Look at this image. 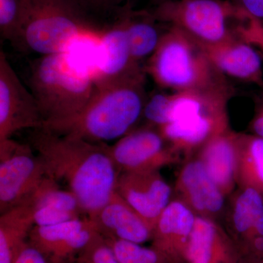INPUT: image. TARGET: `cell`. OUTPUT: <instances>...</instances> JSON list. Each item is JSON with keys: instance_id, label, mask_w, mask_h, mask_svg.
<instances>
[{"instance_id": "1", "label": "cell", "mask_w": 263, "mask_h": 263, "mask_svg": "<svg viewBox=\"0 0 263 263\" xmlns=\"http://www.w3.org/2000/svg\"><path fill=\"white\" fill-rule=\"evenodd\" d=\"M46 174L63 183L75 195L84 215L93 217L115 192L119 172L105 143H94L79 137L34 129L29 138Z\"/></svg>"}, {"instance_id": "2", "label": "cell", "mask_w": 263, "mask_h": 263, "mask_svg": "<svg viewBox=\"0 0 263 263\" xmlns=\"http://www.w3.org/2000/svg\"><path fill=\"white\" fill-rule=\"evenodd\" d=\"M146 72L107 84H95L91 98L79 113L43 129L64 136L79 137L94 143L119 140L132 131L143 117L148 95Z\"/></svg>"}, {"instance_id": "3", "label": "cell", "mask_w": 263, "mask_h": 263, "mask_svg": "<svg viewBox=\"0 0 263 263\" xmlns=\"http://www.w3.org/2000/svg\"><path fill=\"white\" fill-rule=\"evenodd\" d=\"M145 71L157 86L171 91H234L202 45L174 26L167 25Z\"/></svg>"}, {"instance_id": "4", "label": "cell", "mask_w": 263, "mask_h": 263, "mask_svg": "<svg viewBox=\"0 0 263 263\" xmlns=\"http://www.w3.org/2000/svg\"><path fill=\"white\" fill-rule=\"evenodd\" d=\"M29 84L44 124L79 113L95 87L93 76L74 65L67 52L34 60L30 64Z\"/></svg>"}, {"instance_id": "5", "label": "cell", "mask_w": 263, "mask_h": 263, "mask_svg": "<svg viewBox=\"0 0 263 263\" xmlns=\"http://www.w3.org/2000/svg\"><path fill=\"white\" fill-rule=\"evenodd\" d=\"M95 31L76 0H27L20 51L65 53L74 40Z\"/></svg>"}, {"instance_id": "6", "label": "cell", "mask_w": 263, "mask_h": 263, "mask_svg": "<svg viewBox=\"0 0 263 263\" xmlns=\"http://www.w3.org/2000/svg\"><path fill=\"white\" fill-rule=\"evenodd\" d=\"M162 24L184 31L202 44H214L242 37L252 17L230 0H174L152 11Z\"/></svg>"}, {"instance_id": "7", "label": "cell", "mask_w": 263, "mask_h": 263, "mask_svg": "<svg viewBox=\"0 0 263 263\" xmlns=\"http://www.w3.org/2000/svg\"><path fill=\"white\" fill-rule=\"evenodd\" d=\"M47 176L30 144L0 141V213L28 202Z\"/></svg>"}, {"instance_id": "8", "label": "cell", "mask_w": 263, "mask_h": 263, "mask_svg": "<svg viewBox=\"0 0 263 263\" xmlns=\"http://www.w3.org/2000/svg\"><path fill=\"white\" fill-rule=\"evenodd\" d=\"M106 148L119 173L159 171L179 158L158 128L148 125L132 130Z\"/></svg>"}, {"instance_id": "9", "label": "cell", "mask_w": 263, "mask_h": 263, "mask_svg": "<svg viewBox=\"0 0 263 263\" xmlns=\"http://www.w3.org/2000/svg\"><path fill=\"white\" fill-rule=\"evenodd\" d=\"M43 124L32 91L19 79L5 52L0 51V141L22 129H41Z\"/></svg>"}, {"instance_id": "10", "label": "cell", "mask_w": 263, "mask_h": 263, "mask_svg": "<svg viewBox=\"0 0 263 263\" xmlns=\"http://www.w3.org/2000/svg\"><path fill=\"white\" fill-rule=\"evenodd\" d=\"M228 104H216L159 127L176 153L191 155L208 141L230 129Z\"/></svg>"}, {"instance_id": "11", "label": "cell", "mask_w": 263, "mask_h": 263, "mask_svg": "<svg viewBox=\"0 0 263 263\" xmlns=\"http://www.w3.org/2000/svg\"><path fill=\"white\" fill-rule=\"evenodd\" d=\"M99 233L85 216L51 226H34L29 243L51 263H73L79 253Z\"/></svg>"}, {"instance_id": "12", "label": "cell", "mask_w": 263, "mask_h": 263, "mask_svg": "<svg viewBox=\"0 0 263 263\" xmlns=\"http://www.w3.org/2000/svg\"><path fill=\"white\" fill-rule=\"evenodd\" d=\"M115 191L152 230L171 202V186L159 171L119 173Z\"/></svg>"}, {"instance_id": "13", "label": "cell", "mask_w": 263, "mask_h": 263, "mask_svg": "<svg viewBox=\"0 0 263 263\" xmlns=\"http://www.w3.org/2000/svg\"><path fill=\"white\" fill-rule=\"evenodd\" d=\"M179 199L197 216L214 220L224 205V195L198 159L186 162L176 183Z\"/></svg>"}, {"instance_id": "14", "label": "cell", "mask_w": 263, "mask_h": 263, "mask_svg": "<svg viewBox=\"0 0 263 263\" xmlns=\"http://www.w3.org/2000/svg\"><path fill=\"white\" fill-rule=\"evenodd\" d=\"M200 44L213 65L223 75L263 89L262 57L248 41L237 37L214 44Z\"/></svg>"}, {"instance_id": "15", "label": "cell", "mask_w": 263, "mask_h": 263, "mask_svg": "<svg viewBox=\"0 0 263 263\" xmlns=\"http://www.w3.org/2000/svg\"><path fill=\"white\" fill-rule=\"evenodd\" d=\"M90 219L107 239L142 245L152 239L153 235V230L146 221L116 191L100 212Z\"/></svg>"}, {"instance_id": "16", "label": "cell", "mask_w": 263, "mask_h": 263, "mask_svg": "<svg viewBox=\"0 0 263 263\" xmlns=\"http://www.w3.org/2000/svg\"><path fill=\"white\" fill-rule=\"evenodd\" d=\"M101 45L104 59L93 76L95 84L114 82L146 72L135 67L132 61L124 9L115 23L102 35Z\"/></svg>"}, {"instance_id": "17", "label": "cell", "mask_w": 263, "mask_h": 263, "mask_svg": "<svg viewBox=\"0 0 263 263\" xmlns=\"http://www.w3.org/2000/svg\"><path fill=\"white\" fill-rule=\"evenodd\" d=\"M236 136V133L228 129L214 137L197 152V158L224 196L231 193L237 183Z\"/></svg>"}, {"instance_id": "18", "label": "cell", "mask_w": 263, "mask_h": 263, "mask_svg": "<svg viewBox=\"0 0 263 263\" xmlns=\"http://www.w3.org/2000/svg\"><path fill=\"white\" fill-rule=\"evenodd\" d=\"M196 215L179 200H172L161 214L153 230V247L167 260L184 251Z\"/></svg>"}, {"instance_id": "19", "label": "cell", "mask_w": 263, "mask_h": 263, "mask_svg": "<svg viewBox=\"0 0 263 263\" xmlns=\"http://www.w3.org/2000/svg\"><path fill=\"white\" fill-rule=\"evenodd\" d=\"M128 41L132 61L137 68L145 70L147 61L154 54L160 44L165 29H161V22L152 12L133 10L124 8Z\"/></svg>"}, {"instance_id": "20", "label": "cell", "mask_w": 263, "mask_h": 263, "mask_svg": "<svg viewBox=\"0 0 263 263\" xmlns=\"http://www.w3.org/2000/svg\"><path fill=\"white\" fill-rule=\"evenodd\" d=\"M34 226V209L30 202L1 214L0 263H15L28 243Z\"/></svg>"}, {"instance_id": "21", "label": "cell", "mask_w": 263, "mask_h": 263, "mask_svg": "<svg viewBox=\"0 0 263 263\" xmlns=\"http://www.w3.org/2000/svg\"><path fill=\"white\" fill-rule=\"evenodd\" d=\"M237 183L252 188L263 195V138L254 134L237 133Z\"/></svg>"}, {"instance_id": "22", "label": "cell", "mask_w": 263, "mask_h": 263, "mask_svg": "<svg viewBox=\"0 0 263 263\" xmlns=\"http://www.w3.org/2000/svg\"><path fill=\"white\" fill-rule=\"evenodd\" d=\"M220 228L214 220L196 216L195 226L185 249L190 263H212L215 260Z\"/></svg>"}, {"instance_id": "23", "label": "cell", "mask_w": 263, "mask_h": 263, "mask_svg": "<svg viewBox=\"0 0 263 263\" xmlns=\"http://www.w3.org/2000/svg\"><path fill=\"white\" fill-rule=\"evenodd\" d=\"M262 211L263 195L254 189L241 188L232 209L233 229L247 239Z\"/></svg>"}, {"instance_id": "24", "label": "cell", "mask_w": 263, "mask_h": 263, "mask_svg": "<svg viewBox=\"0 0 263 263\" xmlns=\"http://www.w3.org/2000/svg\"><path fill=\"white\" fill-rule=\"evenodd\" d=\"M27 0H0V34L20 51Z\"/></svg>"}, {"instance_id": "25", "label": "cell", "mask_w": 263, "mask_h": 263, "mask_svg": "<svg viewBox=\"0 0 263 263\" xmlns=\"http://www.w3.org/2000/svg\"><path fill=\"white\" fill-rule=\"evenodd\" d=\"M119 263H166L167 259L154 248L127 240L107 239Z\"/></svg>"}, {"instance_id": "26", "label": "cell", "mask_w": 263, "mask_h": 263, "mask_svg": "<svg viewBox=\"0 0 263 263\" xmlns=\"http://www.w3.org/2000/svg\"><path fill=\"white\" fill-rule=\"evenodd\" d=\"M73 263H119L113 249L100 233L79 253Z\"/></svg>"}, {"instance_id": "27", "label": "cell", "mask_w": 263, "mask_h": 263, "mask_svg": "<svg viewBox=\"0 0 263 263\" xmlns=\"http://www.w3.org/2000/svg\"><path fill=\"white\" fill-rule=\"evenodd\" d=\"M242 37L257 48L263 63V22L251 17L241 32Z\"/></svg>"}, {"instance_id": "28", "label": "cell", "mask_w": 263, "mask_h": 263, "mask_svg": "<svg viewBox=\"0 0 263 263\" xmlns=\"http://www.w3.org/2000/svg\"><path fill=\"white\" fill-rule=\"evenodd\" d=\"M85 11L105 13L115 9L125 0H76Z\"/></svg>"}, {"instance_id": "29", "label": "cell", "mask_w": 263, "mask_h": 263, "mask_svg": "<svg viewBox=\"0 0 263 263\" xmlns=\"http://www.w3.org/2000/svg\"><path fill=\"white\" fill-rule=\"evenodd\" d=\"M240 9L263 22V0H230Z\"/></svg>"}, {"instance_id": "30", "label": "cell", "mask_w": 263, "mask_h": 263, "mask_svg": "<svg viewBox=\"0 0 263 263\" xmlns=\"http://www.w3.org/2000/svg\"><path fill=\"white\" fill-rule=\"evenodd\" d=\"M15 263H51L37 249L34 248L29 242L22 253L18 256Z\"/></svg>"}, {"instance_id": "31", "label": "cell", "mask_w": 263, "mask_h": 263, "mask_svg": "<svg viewBox=\"0 0 263 263\" xmlns=\"http://www.w3.org/2000/svg\"><path fill=\"white\" fill-rule=\"evenodd\" d=\"M250 129L254 135L263 138V95L257 98L253 119L250 122Z\"/></svg>"}, {"instance_id": "32", "label": "cell", "mask_w": 263, "mask_h": 263, "mask_svg": "<svg viewBox=\"0 0 263 263\" xmlns=\"http://www.w3.org/2000/svg\"><path fill=\"white\" fill-rule=\"evenodd\" d=\"M254 236H263V211L257 218L247 240L250 239Z\"/></svg>"}, {"instance_id": "33", "label": "cell", "mask_w": 263, "mask_h": 263, "mask_svg": "<svg viewBox=\"0 0 263 263\" xmlns=\"http://www.w3.org/2000/svg\"><path fill=\"white\" fill-rule=\"evenodd\" d=\"M156 5L162 4V3H166V2L174 1V0H152Z\"/></svg>"}]
</instances>
